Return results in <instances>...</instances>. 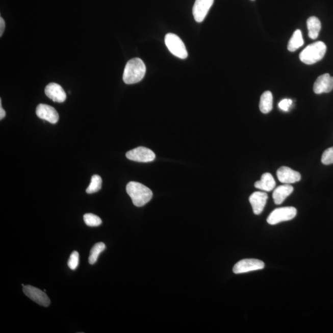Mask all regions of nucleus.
<instances>
[{
    "label": "nucleus",
    "instance_id": "nucleus-1",
    "mask_svg": "<svg viewBox=\"0 0 333 333\" xmlns=\"http://www.w3.org/2000/svg\"><path fill=\"white\" fill-rule=\"evenodd\" d=\"M146 67L140 58H135L126 63L123 74V81L126 84L138 83L146 74Z\"/></svg>",
    "mask_w": 333,
    "mask_h": 333
},
{
    "label": "nucleus",
    "instance_id": "nucleus-2",
    "mask_svg": "<svg viewBox=\"0 0 333 333\" xmlns=\"http://www.w3.org/2000/svg\"><path fill=\"white\" fill-rule=\"evenodd\" d=\"M126 190L137 207H142L151 201L152 197V191L140 183L129 182L126 185Z\"/></svg>",
    "mask_w": 333,
    "mask_h": 333
},
{
    "label": "nucleus",
    "instance_id": "nucleus-3",
    "mask_svg": "<svg viewBox=\"0 0 333 333\" xmlns=\"http://www.w3.org/2000/svg\"><path fill=\"white\" fill-rule=\"evenodd\" d=\"M326 52V45L325 43L318 41L308 45L300 53V60L305 64H314L322 60Z\"/></svg>",
    "mask_w": 333,
    "mask_h": 333
},
{
    "label": "nucleus",
    "instance_id": "nucleus-4",
    "mask_svg": "<svg viewBox=\"0 0 333 333\" xmlns=\"http://www.w3.org/2000/svg\"><path fill=\"white\" fill-rule=\"evenodd\" d=\"M165 43L173 55L184 60L188 57L187 48L181 38L174 34H167L165 37Z\"/></svg>",
    "mask_w": 333,
    "mask_h": 333
},
{
    "label": "nucleus",
    "instance_id": "nucleus-5",
    "mask_svg": "<svg viewBox=\"0 0 333 333\" xmlns=\"http://www.w3.org/2000/svg\"><path fill=\"white\" fill-rule=\"evenodd\" d=\"M297 215V209L294 207H284L275 209L271 212L267 221L270 225L293 220Z\"/></svg>",
    "mask_w": 333,
    "mask_h": 333
},
{
    "label": "nucleus",
    "instance_id": "nucleus-6",
    "mask_svg": "<svg viewBox=\"0 0 333 333\" xmlns=\"http://www.w3.org/2000/svg\"><path fill=\"white\" fill-rule=\"evenodd\" d=\"M264 262L255 259H243L235 265L233 271L235 274L253 272L264 269Z\"/></svg>",
    "mask_w": 333,
    "mask_h": 333
},
{
    "label": "nucleus",
    "instance_id": "nucleus-7",
    "mask_svg": "<svg viewBox=\"0 0 333 333\" xmlns=\"http://www.w3.org/2000/svg\"><path fill=\"white\" fill-rule=\"evenodd\" d=\"M126 157L138 163H149L155 160L156 155L151 149L140 146L126 152Z\"/></svg>",
    "mask_w": 333,
    "mask_h": 333
},
{
    "label": "nucleus",
    "instance_id": "nucleus-8",
    "mask_svg": "<svg viewBox=\"0 0 333 333\" xmlns=\"http://www.w3.org/2000/svg\"><path fill=\"white\" fill-rule=\"evenodd\" d=\"M23 293L35 302L43 307H48L50 304V300L45 292L31 285L23 287Z\"/></svg>",
    "mask_w": 333,
    "mask_h": 333
},
{
    "label": "nucleus",
    "instance_id": "nucleus-9",
    "mask_svg": "<svg viewBox=\"0 0 333 333\" xmlns=\"http://www.w3.org/2000/svg\"><path fill=\"white\" fill-rule=\"evenodd\" d=\"M214 2V0H196L193 8V14L197 22H202L204 20Z\"/></svg>",
    "mask_w": 333,
    "mask_h": 333
},
{
    "label": "nucleus",
    "instance_id": "nucleus-10",
    "mask_svg": "<svg viewBox=\"0 0 333 333\" xmlns=\"http://www.w3.org/2000/svg\"><path fill=\"white\" fill-rule=\"evenodd\" d=\"M278 181L285 184H291L301 180V175L297 171L288 167L283 166L276 172Z\"/></svg>",
    "mask_w": 333,
    "mask_h": 333
},
{
    "label": "nucleus",
    "instance_id": "nucleus-11",
    "mask_svg": "<svg viewBox=\"0 0 333 333\" xmlns=\"http://www.w3.org/2000/svg\"><path fill=\"white\" fill-rule=\"evenodd\" d=\"M333 89V78L329 73L318 76L314 85L315 93H328Z\"/></svg>",
    "mask_w": 333,
    "mask_h": 333
},
{
    "label": "nucleus",
    "instance_id": "nucleus-12",
    "mask_svg": "<svg viewBox=\"0 0 333 333\" xmlns=\"http://www.w3.org/2000/svg\"><path fill=\"white\" fill-rule=\"evenodd\" d=\"M37 116L43 120L55 124L58 122L59 114L57 110L52 106L40 104L36 109Z\"/></svg>",
    "mask_w": 333,
    "mask_h": 333
},
{
    "label": "nucleus",
    "instance_id": "nucleus-13",
    "mask_svg": "<svg viewBox=\"0 0 333 333\" xmlns=\"http://www.w3.org/2000/svg\"><path fill=\"white\" fill-rule=\"evenodd\" d=\"M267 199V194L262 191H256L250 196L249 200L254 214L260 215L263 212Z\"/></svg>",
    "mask_w": 333,
    "mask_h": 333
},
{
    "label": "nucleus",
    "instance_id": "nucleus-14",
    "mask_svg": "<svg viewBox=\"0 0 333 333\" xmlns=\"http://www.w3.org/2000/svg\"><path fill=\"white\" fill-rule=\"evenodd\" d=\"M46 95L54 102L63 103L67 95L63 87L56 83H50L45 88Z\"/></svg>",
    "mask_w": 333,
    "mask_h": 333
},
{
    "label": "nucleus",
    "instance_id": "nucleus-15",
    "mask_svg": "<svg viewBox=\"0 0 333 333\" xmlns=\"http://www.w3.org/2000/svg\"><path fill=\"white\" fill-rule=\"evenodd\" d=\"M294 188L290 184L279 186L273 193L274 202L276 205L281 204L287 197L293 192Z\"/></svg>",
    "mask_w": 333,
    "mask_h": 333
},
{
    "label": "nucleus",
    "instance_id": "nucleus-16",
    "mask_svg": "<svg viewBox=\"0 0 333 333\" xmlns=\"http://www.w3.org/2000/svg\"><path fill=\"white\" fill-rule=\"evenodd\" d=\"M276 182L270 173H265L262 175L260 181L256 182L254 187L258 189L265 191H272L275 188Z\"/></svg>",
    "mask_w": 333,
    "mask_h": 333
},
{
    "label": "nucleus",
    "instance_id": "nucleus-17",
    "mask_svg": "<svg viewBox=\"0 0 333 333\" xmlns=\"http://www.w3.org/2000/svg\"><path fill=\"white\" fill-rule=\"evenodd\" d=\"M309 31V37L311 39H316L319 35L322 28V24L319 19L317 17L312 16L309 17L307 21Z\"/></svg>",
    "mask_w": 333,
    "mask_h": 333
},
{
    "label": "nucleus",
    "instance_id": "nucleus-18",
    "mask_svg": "<svg viewBox=\"0 0 333 333\" xmlns=\"http://www.w3.org/2000/svg\"><path fill=\"white\" fill-rule=\"evenodd\" d=\"M259 109L262 113H269L273 109V95L270 91H265L262 94L260 103H259Z\"/></svg>",
    "mask_w": 333,
    "mask_h": 333
},
{
    "label": "nucleus",
    "instance_id": "nucleus-19",
    "mask_svg": "<svg viewBox=\"0 0 333 333\" xmlns=\"http://www.w3.org/2000/svg\"><path fill=\"white\" fill-rule=\"evenodd\" d=\"M304 42L302 38V32L299 29H297L294 32L293 36L289 41L288 45V49L289 51L294 52L301 47Z\"/></svg>",
    "mask_w": 333,
    "mask_h": 333
},
{
    "label": "nucleus",
    "instance_id": "nucleus-20",
    "mask_svg": "<svg viewBox=\"0 0 333 333\" xmlns=\"http://www.w3.org/2000/svg\"><path fill=\"white\" fill-rule=\"evenodd\" d=\"M106 249L105 243L102 242L98 243L93 246L90 250V254L88 261L91 265L95 264L98 260V256Z\"/></svg>",
    "mask_w": 333,
    "mask_h": 333
},
{
    "label": "nucleus",
    "instance_id": "nucleus-21",
    "mask_svg": "<svg viewBox=\"0 0 333 333\" xmlns=\"http://www.w3.org/2000/svg\"><path fill=\"white\" fill-rule=\"evenodd\" d=\"M102 178L101 176L98 175H94L91 179V182L89 186L86 190L88 194H93L98 192L101 189Z\"/></svg>",
    "mask_w": 333,
    "mask_h": 333
},
{
    "label": "nucleus",
    "instance_id": "nucleus-22",
    "mask_svg": "<svg viewBox=\"0 0 333 333\" xmlns=\"http://www.w3.org/2000/svg\"><path fill=\"white\" fill-rule=\"evenodd\" d=\"M84 220L85 224L89 226H98L102 224V220L98 216L93 214L84 215Z\"/></svg>",
    "mask_w": 333,
    "mask_h": 333
},
{
    "label": "nucleus",
    "instance_id": "nucleus-23",
    "mask_svg": "<svg viewBox=\"0 0 333 333\" xmlns=\"http://www.w3.org/2000/svg\"><path fill=\"white\" fill-rule=\"evenodd\" d=\"M322 163L325 165L333 164V147L324 151L322 157Z\"/></svg>",
    "mask_w": 333,
    "mask_h": 333
},
{
    "label": "nucleus",
    "instance_id": "nucleus-24",
    "mask_svg": "<svg viewBox=\"0 0 333 333\" xmlns=\"http://www.w3.org/2000/svg\"><path fill=\"white\" fill-rule=\"evenodd\" d=\"M79 262V254L78 251H73L70 254V258L67 262L70 269L74 270L78 268Z\"/></svg>",
    "mask_w": 333,
    "mask_h": 333
},
{
    "label": "nucleus",
    "instance_id": "nucleus-25",
    "mask_svg": "<svg viewBox=\"0 0 333 333\" xmlns=\"http://www.w3.org/2000/svg\"><path fill=\"white\" fill-rule=\"evenodd\" d=\"M293 104V101L290 99H284L281 100L279 103V108L281 109L282 111H288L290 110V106Z\"/></svg>",
    "mask_w": 333,
    "mask_h": 333
},
{
    "label": "nucleus",
    "instance_id": "nucleus-26",
    "mask_svg": "<svg viewBox=\"0 0 333 333\" xmlns=\"http://www.w3.org/2000/svg\"><path fill=\"white\" fill-rule=\"evenodd\" d=\"M5 29V22L3 17H0V36H2L4 34Z\"/></svg>",
    "mask_w": 333,
    "mask_h": 333
},
{
    "label": "nucleus",
    "instance_id": "nucleus-27",
    "mask_svg": "<svg viewBox=\"0 0 333 333\" xmlns=\"http://www.w3.org/2000/svg\"><path fill=\"white\" fill-rule=\"evenodd\" d=\"M6 116V112L3 109L2 105V99H0V119L2 120Z\"/></svg>",
    "mask_w": 333,
    "mask_h": 333
}]
</instances>
